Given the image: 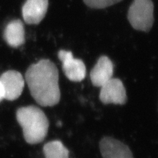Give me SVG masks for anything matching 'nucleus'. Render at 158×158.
<instances>
[{
    "label": "nucleus",
    "instance_id": "obj_13",
    "mask_svg": "<svg viewBox=\"0 0 158 158\" xmlns=\"http://www.w3.org/2000/svg\"><path fill=\"white\" fill-rule=\"evenodd\" d=\"M3 99H4V92H3L2 87V85L0 84V102H1Z\"/></svg>",
    "mask_w": 158,
    "mask_h": 158
},
{
    "label": "nucleus",
    "instance_id": "obj_5",
    "mask_svg": "<svg viewBox=\"0 0 158 158\" xmlns=\"http://www.w3.org/2000/svg\"><path fill=\"white\" fill-rule=\"evenodd\" d=\"M100 88V100L102 103L124 105L127 102L126 89L118 78H112Z\"/></svg>",
    "mask_w": 158,
    "mask_h": 158
},
{
    "label": "nucleus",
    "instance_id": "obj_4",
    "mask_svg": "<svg viewBox=\"0 0 158 158\" xmlns=\"http://www.w3.org/2000/svg\"><path fill=\"white\" fill-rule=\"evenodd\" d=\"M58 56L62 62L63 71L69 80L74 82H80L84 80L86 70L82 60L75 59L71 51L65 50L59 51Z\"/></svg>",
    "mask_w": 158,
    "mask_h": 158
},
{
    "label": "nucleus",
    "instance_id": "obj_7",
    "mask_svg": "<svg viewBox=\"0 0 158 158\" xmlns=\"http://www.w3.org/2000/svg\"><path fill=\"white\" fill-rule=\"evenodd\" d=\"M100 149L103 158H133L130 148L113 138H102L100 142Z\"/></svg>",
    "mask_w": 158,
    "mask_h": 158
},
{
    "label": "nucleus",
    "instance_id": "obj_1",
    "mask_svg": "<svg viewBox=\"0 0 158 158\" xmlns=\"http://www.w3.org/2000/svg\"><path fill=\"white\" fill-rule=\"evenodd\" d=\"M25 79L31 96L40 106H54L59 102V72L50 60L42 59L29 66Z\"/></svg>",
    "mask_w": 158,
    "mask_h": 158
},
{
    "label": "nucleus",
    "instance_id": "obj_6",
    "mask_svg": "<svg viewBox=\"0 0 158 158\" xmlns=\"http://www.w3.org/2000/svg\"><path fill=\"white\" fill-rule=\"evenodd\" d=\"M0 84L4 92V99L15 100L21 96L24 87L22 75L15 70H8L0 76Z\"/></svg>",
    "mask_w": 158,
    "mask_h": 158
},
{
    "label": "nucleus",
    "instance_id": "obj_10",
    "mask_svg": "<svg viewBox=\"0 0 158 158\" xmlns=\"http://www.w3.org/2000/svg\"><path fill=\"white\" fill-rule=\"evenodd\" d=\"M5 41L13 48L22 45L25 42L24 27L20 20L12 21L7 24L4 32Z\"/></svg>",
    "mask_w": 158,
    "mask_h": 158
},
{
    "label": "nucleus",
    "instance_id": "obj_8",
    "mask_svg": "<svg viewBox=\"0 0 158 158\" xmlns=\"http://www.w3.org/2000/svg\"><path fill=\"white\" fill-rule=\"evenodd\" d=\"M48 0H27L22 7L23 20L28 24H37L44 19Z\"/></svg>",
    "mask_w": 158,
    "mask_h": 158
},
{
    "label": "nucleus",
    "instance_id": "obj_12",
    "mask_svg": "<svg viewBox=\"0 0 158 158\" xmlns=\"http://www.w3.org/2000/svg\"><path fill=\"white\" fill-rule=\"evenodd\" d=\"M122 0H84V3L88 7L94 9H102L109 7Z\"/></svg>",
    "mask_w": 158,
    "mask_h": 158
},
{
    "label": "nucleus",
    "instance_id": "obj_3",
    "mask_svg": "<svg viewBox=\"0 0 158 158\" xmlns=\"http://www.w3.org/2000/svg\"><path fill=\"white\" fill-rule=\"evenodd\" d=\"M133 29L148 32L154 23V5L152 0H133L127 14Z\"/></svg>",
    "mask_w": 158,
    "mask_h": 158
},
{
    "label": "nucleus",
    "instance_id": "obj_2",
    "mask_svg": "<svg viewBox=\"0 0 158 158\" xmlns=\"http://www.w3.org/2000/svg\"><path fill=\"white\" fill-rule=\"evenodd\" d=\"M16 119L23 130V138L29 144L40 143L46 137L48 120L44 112L34 106L19 108Z\"/></svg>",
    "mask_w": 158,
    "mask_h": 158
},
{
    "label": "nucleus",
    "instance_id": "obj_9",
    "mask_svg": "<svg viewBox=\"0 0 158 158\" xmlns=\"http://www.w3.org/2000/svg\"><path fill=\"white\" fill-rule=\"evenodd\" d=\"M113 73L114 65L111 60L106 56H100L90 73L91 81L94 86L101 87L112 78Z\"/></svg>",
    "mask_w": 158,
    "mask_h": 158
},
{
    "label": "nucleus",
    "instance_id": "obj_11",
    "mask_svg": "<svg viewBox=\"0 0 158 158\" xmlns=\"http://www.w3.org/2000/svg\"><path fill=\"white\" fill-rule=\"evenodd\" d=\"M45 158H69V151L60 141L48 142L43 147Z\"/></svg>",
    "mask_w": 158,
    "mask_h": 158
}]
</instances>
